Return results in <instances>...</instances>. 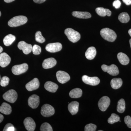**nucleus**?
I'll use <instances>...</instances> for the list:
<instances>
[{"label":"nucleus","mask_w":131,"mask_h":131,"mask_svg":"<svg viewBox=\"0 0 131 131\" xmlns=\"http://www.w3.org/2000/svg\"><path fill=\"white\" fill-rule=\"evenodd\" d=\"M101 37L105 40L108 42H113L117 38V34L114 31L108 28H105L102 29L100 31Z\"/></svg>","instance_id":"1"},{"label":"nucleus","mask_w":131,"mask_h":131,"mask_svg":"<svg viewBox=\"0 0 131 131\" xmlns=\"http://www.w3.org/2000/svg\"><path fill=\"white\" fill-rule=\"evenodd\" d=\"M27 20V18L25 16H16L11 19L8 21V24L11 27H16L25 24Z\"/></svg>","instance_id":"2"},{"label":"nucleus","mask_w":131,"mask_h":131,"mask_svg":"<svg viewBox=\"0 0 131 131\" xmlns=\"http://www.w3.org/2000/svg\"><path fill=\"white\" fill-rule=\"evenodd\" d=\"M64 34L71 42L76 43L81 38L80 33L71 28H66L64 31Z\"/></svg>","instance_id":"3"},{"label":"nucleus","mask_w":131,"mask_h":131,"mask_svg":"<svg viewBox=\"0 0 131 131\" xmlns=\"http://www.w3.org/2000/svg\"><path fill=\"white\" fill-rule=\"evenodd\" d=\"M3 99L11 103H14L17 100L18 94L14 90L11 89L5 93L3 95Z\"/></svg>","instance_id":"4"},{"label":"nucleus","mask_w":131,"mask_h":131,"mask_svg":"<svg viewBox=\"0 0 131 131\" xmlns=\"http://www.w3.org/2000/svg\"><path fill=\"white\" fill-rule=\"evenodd\" d=\"M102 69L105 72H107L108 74L112 76H116L119 73V71L117 66L112 64L107 66L103 64L101 66Z\"/></svg>","instance_id":"5"},{"label":"nucleus","mask_w":131,"mask_h":131,"mask_svg":"<svg viewBox=\"0 0 131 131\" xmlns=\"http://www.w3.org/2000/svg\"><path fill=\"white\" fill-rule=\"evenodd\" d=\"M41 114L43 117H48L52 116L55 113L54 108L48 104H46L41 108Z\"/></svg>","instance_id":"6"},{"label":"nucleus","mask_w":131,"mask_h":131,"mask_svg":"<svg viewBox=\"0 0 131 131\" xmlns=\"http://www.w3.org/2000/svg\"><path fill=\"white\" fill-rule=\"evenodd\" d=\"M28 64L26 63L14 66L12 68V73L15 75L21 74L25 73L28 70Z\"/></svg>","instance_id":"7"},{"label":"nucleus","mask_w":131,"mask_h":131,"mask_svg":"<svg viewBox=\"0 0 131 131\" xmlns=\"http://www.w3.org/2000/svg\"><path fill=\"white\" fill-rule=\"evenodd\" d=\"M110 100L108 96H104L100 99L98 102V106L101 111L105 112L110 105Z\"/></svg>","instance_id":"8"},{"label":"nucleus","mask_w":131,"mask_h":131,"mask_svg":"<svg viewBox=\"0 0 131 131\" xmlns=\"http://www.w3.org/2000/svg\"><path fill=\"white\" fill-rule=\"evenodd\" d=\"M82 80L84 83L91 86L98 85L100 82V79L98 77H89L86 75L83 76Z\"/></svg>","instance_id":"9"},{"label":"nucleus","mask_w":131,"mask_h":131,"mask_svg":"<svg viewBox=\"0 0 131 131\" xmlns=\"http://www.w3.org/2000/svg\"><path fill=\"white\" fill-rule=\"evenodd\" d=\"M62 46L61 43L59 42L48 44L46 47V50L51 53L57 52L62 50Z\"/></svg>","instance_id":"10"},{"label":"nucleus","mask_w":131,"mask_h":131,"mask_svg":"<svg viewBox=\"0 0 131 131\" xmlns=\"http://www.w3.org/2000/svg\"><path fill=\"white\" fill-rule=\"evenodd\" d=\"M58 81L60 83L63 84L69 81L70 79V76L68 73L62 71H59L56 73Z\"/></svg>","instance_id":"11"},{"label":"nucleus","mask_w":131,"mask_h":131,"mask_svg":"<svg viewBox=\"0 0 131 131\" xmlns=\"http://www.w3.org/2000/svg\"><path fill=\"white\" fill-rule=\"evenodd\" d=\"M18 47L19 49L22 50L24 54L26 55L30 53L32 50V45L27 43L25 41H21L19 42Z\"/></svg>","instance_id":"12"},{"label":"nucleus","mask_w":131,"mask_h":131,"mask_svg":"<svg viewBox=\"0 0 131 131\" xmlns=\"http://www.w3.org/2000/svg\"><path fill=\"white\" fill-rule=\"evenodd\" d=\"M28 101L29 106L33 109H35L37 108L39 105V97L37 95H32L28 98Z\"/></svg>","instance_id":"13"},{"label":"nucleus","mask_w":131,"mask_h":131,"mask_svg":"<svg viewBox=\"0 0 131 131\" xmlns=\"http://www.w3.org/2000/svg\"><path fill=\"white\" fill-rule=\"evenodd\" d=\"M24 124L25 128L27 131L35 130L36 124L35 121L31 117H27L24 121Z\"/></svg>","instance_id":"14"},{"label":"nucleus","mask_w":131,"mask_h":131,"mask_svg":"<svg viewBox=\"0 0 131 131\" xmlns=\"http://www.w3.org/2000/svg\"><path fill=\"white\" fill-rule=\"evenodd\" d=\"M40 83L38 79L35 78L26 85V88L28 91H32L39 88Z\"/></svg>","instance_id":"15"},{"label":"nucleus","mask_w":131,"mask_h":131,"mask_svg":"<svg viewBox=\"0 0 131 131\" xmlns=\"http://www.w3.org/2000/svg\"><path fill=\"white\" fill-rule=\"evenodd\" d=\"M10 57L5 52L0 54V66L2 68L7 66L11 62Z\"/></svg>","instance_id":"16"},{"label":"nucleus","mask_w":131,"mask_h":131,"mask_svg":"<svg viewBox=\"0 0 131 131\" xmlns=\"http://www.w3.org/2000/svg\"><path fill=\"white\" fill-rule=\"evenodd\" d=\"M57 64V61L53 58L45 59L42 63V67L45 69H50L54 67Z\"/></svg>","instance_id":"17"},{"label":"nucleus","mask_w":131,"mask_h":131,"mask_svg":"<svg viewBox=\"0 0 131 131\" xmlns=\"http://www.w3.org/2000/svg\"><path fill=\"white\" fill-rule=\"evenodd\" d=\"M79 103L77 101H73L68 105L69 111L72 115L77 114L79 109Z\"/></svg>","instance_id":"18"},{"label":"nucleus","mask_w":131,"mask_h":131,"mask_svg":"<svg viewBox=\"0 0 131 131\" xmlns=\"http://www.w3.org/2000/svg\"><path fill=\"white\" fill-rule=\"evenodd\" d=\"M44 87L46 90L51 93H55L58 88L57 84L51 81H47L46 82Z\"/></svg>","instance_id":"19"},{"label":"nucleus","mask_w":131,"mask_h":131,"mask_svg":"<svg viewBox=\"0 0 131 131\" xmlns=\"http://www.w3.org/2000/svg\"><path fill=\"white\" fill-rule=\"evenodd\" d=\"M96 54V49L94 47H89L85 52V56L89 60L93 59Z\"/></svg>","instance_id":"20"},{"label":"nucleus","mask_w":131,"mask_h":131,"mask_svg":"<svg viewBox=\"0 0 131 131\" xmlns=\"http://www.w3.org/2000/svg\"><path fill=\"white\" fill-rule=\"evenodd\" d=\"M73 16L80 19H88L91 17V14L88 12H73Z\"/></svg>","instance_id":"21"},{"label":"nucleus","mask_w":131,"mask_h":131,"mask_svg":"<svg viewBox=\"0 0 131 131\" xmlns=\"http://www.w3.org/2000/svg\"><path fill=\"white\" fill-rule=\"evenodd\" d=\"M117 58L119 62L123 65H126L129 64L130 60L126 54L122 52H119L117 55Z\"/></svg>","instance_id":"22"},{"label":"nucleus","mask_w":131,"mask_h":131,"mask_svg":"<svg viewBox=\"0 0 131 131\" xmlns=\"http://www.w3.org/2000/svg\"><path fill=\"white\" fill-rule=\"evenodd\" d=\"M0 112L5 115L10 114L12 112V107L9 104L4 102L0 106Z\"/></svg>","instance_id":"23"},{"label":"nucleus","mask_w":131,"mask_h":131,"mask_svg":"<svg viewBox=\"0 0 131 131\" xmlns=\"http://www.w3.org/2000/svg\"><path fill=\"white\" fill-rule=\"evenodd\" d=\"M123 81L121 78H114L111 80L110 84L111 87L114 89H119L122 86Z\"/></svg>","instance_id":"24"},{"label":"nucleus","mask_w":131,"mask_h":131,"mask_svg":"<svg viewBox=\"0 0 131 131\" xmlns=\"http://www.w3.org/2000/svg\"><path fill=\"white\" fill-rule=\"evenodd\" d=\"M96 13L100 16H105L106 15L110 16L112 14V12L109 9L103 7H98L95 9Z\"/></svg>","instance_id":"25"},{"label":"nucleus","mask_w":131,"mask_h":131,"mask_svg":"<svg viewBox=\"0 0 131 131\" xmlns=\"http://www.w3.org/2000/svg\"><path fill=\"white\" fill-rule=\"evenodd\" d=\"M82 94V91L80 88H75L70 92L69 96L71 98H80Z\"/></svg>","instance_id":"26"},{"label":"nucleus","mask_w":131,"mask_h":131,"mask_svg":"<svg viewBox=\"0 0 131 131\" xmlns=\"http://www.w3.org/2000/svg\"><path fill=\"white\" fill-rule=\"evenodd\" d=\"M15 39L16 37L14 35L11 34H8L4 38L3 40V43L6 46H9L14 42Z\"/></svg>","instance_id":"27"},{"label":"nucleus","mask_w":131,"mask_h":131,"mask_svg":"<svg viewBox=\"0 0 131 131\" xmlns=\"http://www.w3.org/2000/svg\"><path fill=\"white\" fill-rule=\"evenodd\" d=\"M125 110V102L124 99H121L118 101L117 111L118 112L122 113Z\"/></svg>","instance_id":"28"},{"label":"nucleus","mask_w":131,"mask_h":131,"mask_svg":"<svg viewBox=\"0 0 131 131\" xmlns=\"http://www.w3.org/2000/svg\"><path fill=\"white\" fill-rule=\"evenodd\" d=\"M119 20L122 23H127L130 20V16L129 14L126 12H123L119 15L118 16Z\"/></svg>","instance_id":"29"},{"label":"nucleus","mask_w":131,"mask_h":131,"mask_svg":"<svg viewBox=\"0 0 131 131\" xmlns=\"http://www.w3.org/2000/svg\"><path fill=\"white\" fill-rule=\"evenodd\" d=\"M120 117L115 114L113 113L108 119L107 122L109 124H113L119 121Z\"/></svg>","instance_id":"30"},{"label":"nucleus","mask_w":131,"mask_h":131,"mask_svg":"<svg viewBox=\"0 0 131 131\" xmlns=\"http://www.w3.org/2000/svg\"><path fill=\"white\" fill-rule=\"evenodd\" d=\"M35 39L37 42L41 43L45 41V39L42 36V33L40 31H38L35 34Z\"/></svg>","instance_id":"31"},{"label":"nucleus","mask_w":131,"mask_h":131,"mask_svg":"<svg viewBox=\"0 0 131 131\" xmlns=\"http://www.w3.org/2000/svg\"><path fill=\"white\" fill-rule=\"evenodd\" d=\"M40 131H52L53 130L50 124L47 122H45V123H43L41 125L40 127Z\"/></svg>","instance_id":"32"},{"label":"nucleus","mask_w":131,"mask_h":131,"mask_svg":"<svg viewBox=\"0 0 131 131\" xmlns=\"http://www.w3.org/2000/svg\"><path fill=\"white\" fill-rule=\"evenodd\" d=\"M96 125L92 124H90L87 125L84 127L85 131H95L96 130Z\"/></svg>","instance_id":"33"},{"label":"nucleus","mask_w":131,"mask_h":131,"mask_svg":"<svg viewBox=\"0 0 131 131\" xmlns=\"http://www.w3.org/2000/svg\"><path fill=\"white\" fill-rule=\"evenodd\" d=\"M9 79L6 76L3 77L1 80L0 84L2 87H6L9 83Z\"/></svg>","instance_id":"34"},{"label":"nucleus","mask_w":131,"mask_h":131,"mask_svg":"<svg viewBox=\"0 0 131 131\" xmlns=\"http://www.w3.org/2000/svg\"><path fill=\"white\" fill-rule=\"evenodd\" d=\"M32 51L34 55H39L41 53V47L38 45H35L32 47Z\"/></svg>","instance_id":"35"},{"label":"nucleus","mask_w":131,"mask_h":131,"mask_svg":"<svg viewBox=\"0 0 131 131\" xmlns=\"http://www.w3.org/2000/svg\"><path fill=\"white\" fill-rule=\"evenodd\" d=\"M3 131H16V129L15 128L13 125L12 124H7L5 126V127L3 130Z\"/></svg>","instance_id":"36"},{"label":"nucleus","mask_w":131,"mask_h":131,"mask_svg":"<svg viewBox=\"0 0 131 131\" xmlns=\"http://www.w3.org/2000/svg\"><path fill=\"white\" fill-rule=\"evenodd\" d=\"M124 121L127 127L129 128H131V117L129 115L126 116L124 119Z\"/></svg>","instance_id":"37"},{"label":"nucleus","mask_w":131,"mask_h":131,"mask_svg":"<svg viewBox=\"0 0 131 131\" xmlns=\"http://www.w3.org/2000/svg\"><path fill=\"white\" fill-rule=\"evenodd\" d=\"M121 2L119 0H115L113 3V6L116 9H118L120 7Z\"/></svg>","instance_id":"38"},{"label":"nucleus","mask_w":131,"mask_h":131,"mask_svg":"<svg viewBox=\"0 0 131 131\" xmlns=\"http://www.w3.org/2000/svg\"><path fill=\"white\" fill-rule=\"evenodd\" d=\"M122 1L127 5H131V0H122Z\"/></svg>","instance_id":"39"},{"label":"nucleus","mask_w":131,"mask_h":131,"mask_svg":"<svg viewBox=\"0 0 131 131\" xmlns=\"http://www.w3.org/2000/svg\"><path fill=\"white\" fill-rule=\"evenodd\" d=\"M46 0H33L34 2L36 3H42L44 2Z\"/></svg>","instance_id":"40"},{"label":"nucleus","mask_w":131,"mask_h":131,"mask_svg":"<svg viewBox=\"0 0 131 131\" xmlns=\"http://www.w3.org/2000/svg\"><path fill=\"white\" fill-rule=\"evenodd\" d=\"M3 119H4V117H3V115L0 114V123L2 122Z\"/></svg>","instance_id":"41"},{"label":"nucleus","mask_w":131,"mask_h":131,"mask_svg":"<svg viewBox=\"0 0 131 131\" xmlns=\"http://www.w3.org/2000/svg\"><path fill=\"white\" fill-rule=\"evenodd\" d=\"M4 1L5 2L9 3L12 2L14 1L15 0H4Z\"/></svg>","instance_id":"42"},{"label":"nucleus","mask_w":131,"mask_h":131,"mask_svg":"<svg viewBox=\"0 0 131 131\" xmlns=\"http://www.w3.org/2000/svg\"><path fill=\"white\" fill-rule=\"evenodd\" d=\"M3 50V49L1 46H0V54L2 52Z\"/></svg>","instance_id":"43"},{"label":"nucleus","mask_w":131,"mask_h":131,"mask_svg":"<svg viewBox=\"0 0 131 131\" xmlns=\"http://www.w3.org/2000/svg\"><path fill=\"white\" fill-rule=\"evenodd\" d=\"M128 33H129V35H130L131 37V29H130L129 31H128Z\"/></svg>","instance_id":"44"},{"label":"nucleus","mask_w":131,"mask_h":131,"mask_svg":"<svg viewBox=\"0 0 131 131\" xmlns=\"http://www.w3.org/2000/svg\"><path fill=\"white\" fill-rule=\"evenodd\" d=\"M129 43H130V47L131 48V39L129 40Z\"/></svg>","instance_id":"45"},{"label":"nucleus","mask_w":131,"mask_h":131,"mask_svg":"<svg viewBox=\"0 0 131 131\" xmlns=\"http://www.w3.org/2000/svg\"><path fill=\"white\" fill-rule=\"evenodd\" d=\"M1 15V11H0V16Z\"/></svg>","instance_id":"46"},{"label":"nucleus","mask_w":131,"mask_h":131,"mask_svg":"<svg viewBox=\"0 0 131 131\" xmlns=\"http://www.w3.org/2000/svg\"><path fill=\"white\" fill-rule=\"evenodd\" d=\"M98 131H103L102 130H98Z\"/></svg>","instance_id":"47"},{"label":"nucleus","mask_w":131,"mask_h":131,"mask_svg":"<svg viewBox=\"0 0 131 131\" xmlns=\"http://www.w3.org/2000/svg\"><path fill=\"white\" fill-rule=\"evenodd\" d=\"M0 80H1V76H0Z\"/></svg>","instance_id":"48"}]
</instances>
